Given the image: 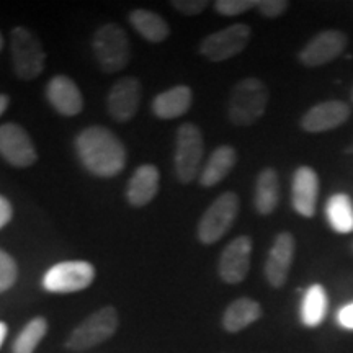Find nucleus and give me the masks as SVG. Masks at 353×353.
<instances>
[{"mask_svg":"<svg viewBox=\"0 0 353 353\" xmlns=\"http://www.w3.org/2000/svg\"><path fill=\"white\" fill-rule=\"evenodd\" d=\"M82 165L97 176L118 175L126 165V148L114 132L103 126H88L76 138Z\"/></svg>","mask_w":353,"mask_h":353,"instance_id":"nucleus-1","label":"nucleus"},{"mask_svg":"<svg viewBox=\"0 0 353 353\" xmlns=\"http://www.w3.org/2000/svg\"><path fill=\"white\" fill-rule=\"evenodd\" d=\"M268 105V88L255 77L242 79L229 95L228 117L234 126H250L263 117Z\"/></svg>","mask_w":353,"mask_h":353,"instance_id":"nucleus-2","label":"nucleus"},{"mask_svg":"<svg viewBox=\"0 0 353 353\" xmlns=\"http://www.w3.org/2000/svg\"><path fill=\"white\" fill-rule=\"evenodd\" d=\"M92 48L97 63L105 74L120 72L130 64V39L120 25L107 23L100 26L94 34Z\"/></svg>","mask_w":353,"mask_h":353,"instance_id":"nucleus-3","label":"nucleus"},{"mask_svg":"<svg viewBox=\"0 0 353 353\" xmlns=\"http://www.w3.org/2000/svg\"><path fill=\"white\" fill-rule=\"evenodd\" d=\"M205 143L201 130L195 123H183L176 131L174 167L179 182L192 183L200 176Z\"/></svg>","mask_w":353,"mask_h":353,"instance_id":"nucleus-4","label":"nucleus"},{"mask_svg":"<svg viewBox=\"0 0 353 353\" xmlns=\"http://www.w3.org/2000/svg\"><path fill=\"white\" fill-rule=\"evenodd\" d=\"M10 51L17 77L21 81H33L41 76L46 52L37 34L25 26L13 28L10 33Z\"/></svg>","mask_w":353,"mask_h":353,"instance_id":"nucleus-5","label":"nucleus"},{"mask_svg":"<svg viewBox=\"0 0 353 353\" xmlns=\"http://www.w3.org/2000/svg\"><path fill=\"white\" fill-rule=\"evenodd\" d=\"M120 317L118 311L113 306H105L90 314L87 319L82 321L76 329L70 332L65 341V347L69 350L82 352L87 348H92L100 343L107 342L117 332Z\"/></svg>","mask_w":353,"mask_h":353,"instance_id":"nucleus-6","label":"nucleus"},{"mask_svg":"<svg viewBox=\"0 0 353 353\" xmlns=\"http://www.w3.org/2000/svg\"><path fill=\"white\" fill-rule=\"evenodd\" d=\"M239 196L234 192H226L211 203L210 208L198 223V239L201 244L211 245L226 234L239 214Z\"/></svg>","mask_w":353,"mask_h":353,"instance_id":"nucleus-7","label":"nucleus"},{"mask_svg":"<svg viewBox=\"0 0 353 353\" xmlns=\"http://www.w3.org/2000/svg\"><path fill=\"white\" fill-rule=\"evenodd\" d=\"M94 280V265L83 260H70V262L56 263L44 273L43 286L50 293L65 294L88 288Z\"/></svg>","mask_w":353,"mask_h":353,"instance_id":"nucleus-8","label":"nucleus"},{"mask_svg":"<svg viewBox=\"0 0 353 353\" xmlns=\"http://www.w3.org/2000/svg\"><path fill=\"white\" fill-rule=\"evenodd\" d=\"M250 34L252 30L249 25H231L203 39L200 43V54L213 63H223L245 50L250 41Z\"/></svg>","mask_w":353,"mask_h":353,"instance_id":"nucleus-9","label":"nucleus"},{"mask_svg":"<svg viewBox=\"0 0 353 353\" xmlns=\"http://www.w3.org/2000/svg\"><path fill=\"white\" fill-rule=\"evenodd\" d=\"M0 156L19 169L32 167L38 161L32 138L17 123H6L0 126Z\"/></svg>","mask_w":353,"mask_h":353,"instance_id":"nucleus-10","label":"nucleus"},{"mask_svg":"<svg viewBox=\"0 0 353 353\" xmlns=\"http://www.w3.org/2000/svg\"><path fill=\"white\" fill-rule=\"evenodd\" d=\"M252 239L249 236H239L224 247L219 257L218 273L221 280L228 285H237L245 280L250 268Z\"/></svg>","mask_w":353,"mask_h":353,"instance_id":"nucleus-11","label":"nucleus"},{"mask_svg":"<svg viewBox=\"0 0 353 353\" xmlns=\"http://www.w3.org/2000/svg\"><path fill=\"white\" fill-rule=\"evenodd\" d=\"M348 39L347 34L339 30H325L317 33L311 41H307L299 52V61L306 68H319V65L332 63L345 50Z\"/></svg>","mask_w":353,"mask_h":353,"instance_id":"nucleus-12","label":"nucleus"},{"mask_svg":"<svg viewBox=\"0 0 353 353\" xmlns=\"http://www.w3.org/2000/svg\"><path fill=\"white\" fill-rule=\"evenodd\" d=\"M141 82L136 77H121L113 83L107 97V108L113 120L126 123L138 113Z\"/></svg>","mask_w":353,"mask_h":353,"instance_id":"nucleus-13","label":"nucleus"},{"mask_svg":"<svg viewBox=\"0 0 353 353\" xmlns=\"http://www.w3.org/2000/svg\"><path fill=\"white\" fill-rule=\"evenodd\" d=\"M294 250H296V242H294L293 234H278L265 262V278L273 288H281L288 280Z\"/></svg>","mask_w":353,"mask_h":353,"instance_id":"nucleus-14","label":"nucleus"},{"mask_svg":"<svg viewBox=\"0 0 353 353\" xmlns=\"http://www.w3.org/2000/svg\"><path fill=\"white\" fill-rule=\"evenodd\" d=\"M317 196H319V176L311 167H298L291 182V203L293 208L303 218H312L316 214Z\"/></svg>","mask_w":353,"mask_h":353,"instance_id":"nucleus-15","label":"nucleus"},{"mask_svg":"<svg viewBox=\"0 0 353 353\" xmlns=\"http://www.w3.org/2000/svg\"><path fill=\"white\" fill-rule=\"evenodd\" d=\"M350 107L345 101L329 100L309 108L301 118V128L307 132H324L342 126L350 118Z\"/></svg>","mask_w":353,"mask_h":353,"instance_id":"nucleus-16","label":"nucleus"},{"mask_svg":"<svg viewBox=\"0 0 353 353\" xmlns=\"http://www.w3.org/2000/svg\"><path fill=\"white\" fill-rule=\"evenodd\" d=\"M46 99L63 117H76L82 112L83 99L77 83L68 76H54L46 87Z\"/></svg>","mask_w":353,"mask_h":353,"instance_id":"nucleus-17","label":"nucleus"},{"mask_svg":"<svg viewBox=\"0 0 353 353\" xmlns=\"http://www.w3.org/2000/svg\"><path fill=\"white\" fill-rule=\"evenodd\" d=\"M159 180L161 174L152 164H144L134 170L126 188V198L131 206L141 208L151 203L159 192Z\"/></svg>","mask_w":353,"mask_h":353,"instance_id":"nucleus-18","label":"nucleus"},{"mask_svg":"<svg viewBox=\"0 0 353 353\" xmlns=\"http://www.w3.org/2000/svg\"><path fill=\"white\" fill-rule=\"evenodd\" d=\"M193 103V92L187 85H175L152 100V113L161 120L183 117Z\"/></svg>","mask_w":353,"mask_h":353,"instance_id":"nucleus-19","label":"nucleus"},{"mask_svg":"<svg viewBox=\"0 0 353 353\" xmlns=\"http://www.w3.org/2000/svg\"><path fill=\"white\" fill-rule=\"evenodd\" d=\"M236 162V149L231 148V145H219L218 149H214L208 162H206L200 172V176H198L200 185H203V187H214V185L223 182L231 174Z\"/></svg>","mask_w":353,"mask_h":353,"instance_id":"nucleus-20","label":"nucleus"},{"mask_svg":"<svg viewBox=\"0 0 353 353\" xmlns=\"http://www.w3.org/2000/svg\"><path fill=\"white\" fill-rule=\"evenodd\" d=\"M280 203V179L275 169H263L255 180L254 206L262 216L272 214Z\"/></svg>","mask_w":353,"mask_h":353,"instance_id":"nucleus-21","label":"nucleus"},{"mask_svg":"<svg viewBox=\"0 0 353 353\" xmlns=\"http://www.w3.org/2000/svg\"><path fill=\"white\" fill-rule=\"evenodd\" d=\"M262 317V306L250 298H239L229 304L223 314V327L228 332L236 334L249 327Z\"/></svg>","mask_w":353,"mask_h":353,"instance_id":"nucleus-22","label":"nucleus"},{"mask_svg":"<svg viewBox=\"0 0 353 353\" xmlns=\"http://www.w3.org/2000/svg\"><path fill=\"white\" fill-rule=\"evenodd\" d=\"M130 23L141 37L151 43H162L170 37V26L156 12L136 8L130 13Z\"/></svg>","mask_w":353,"mask_h":353,"instance_id":"nucleus-23","label":"nucleus"},{"mask_svg":"<svg viewBox=\"0 0 353 353\" xmlns=\"http://www.w3.org/2000/svg\"><path fill=\"white\" fill-rule=\"evenodd\" d=\"M325 218L339 234L353 232V201L345 193H335L325 205Z\"/></svg>","mask_w":353,"mask_h":353,"instance_id":"nucleus-24","label":"nucleus"},{"mask_svg":"<svg viewBox=\"0 0 353 353\" xmlns=\"http://www.w3.org/2000/svg\"><path fill=\"white\" fill-rule=\"evenodd\" d=\"M327 291L322 285L309 286L301 303V321L306 327H317L327 314Z\"/></svg>","mask_w":353,"mask_h":353,"instance_id":"nucleus-25","label":"nucleus"},{"mask_svg":"<svg viewBox=\"0 0 353 353\" xmlns=\"http://www.w3.org/2000/svg\"><path fill=\"white\" fill-rule=\"evenodd\" d=\"M48 332V322L44 317H34L21 329V332L17 335L13 342V353H34L39 342L43 341Z\"/></svg>","mask_w":353,"mask_h":353,"instance_id":"nucleus-26","label":"nucleus"},{"mask_svg":"<svg viewBox=\"0 0 353 353\" xmlns=\"http://www.w3.org/2000/svg\"><path fill=\"white\" fill-rule=\"evenodd\" d=\"M19 276V267L17 262L3 250H0V293L10 290L15 285Z\"/></svg>","mask_w":353,"mask_h":353,"instance_id":"nucleus-27","label":"nucleus"},{"mask_svg":"<svg viewBox=\"0 0 353 353\" xmlns=\"http://www.w3.org/2000/svg\"><path fill=\"white\" fill-rule=\"evenodd\" d=\"M216 12L226 17H237L257 8V0H218L214 3Z\"/></svg>","mask_w":353,"mask_h":353,"instance_id":"nucleus-28","label":"nucleus"},{"mask_svg":"<svg viewBox=\"0 0 353 353\" xmlns=\"http://www.w3.org/2000/svg\"><path fill=\"white\" fill-rule=\"evenodd\" d=\"M290 2L286 0H260L257 2V10L265 19H278L288 10Z\"/></svg>","mask_w":353,"mask_h":353,"instance_id":"nucleus-29","label":"nucleus"},{"mask_svg":"<svg viewBox=\"0 0 353 353\" xmlns=\"http://www.w3.org/2000/svg\"><path fill=\"white\" fill-rule=\"evenodd\" d=\"M172 7H175L183 15L193 17L205 10L208 7V2L206 0H174Z\"/></svg>","mask_w":353,"mask_h":353,"instance_id":"nucleus-30","label":"nucleus"},{"mask_svg":"<svg viewBox=\"0 0 353 353\" xmlns=\"http://www.w3.org/2000/svg\"><path fill=\"white\" fill-rule=\"evenodd\" d=\"M337 322L343 329L353 330V303L345 304V306L337 312Z\"/></svg>","mask_w":353,"mask_h":353,"instance_id":"nucleus-31","label":"nucleus"},{"mask_svg":"<svg viewBox=\"0 0 353 353\" xmlns=\"http://www.w3.org/2000/svg\"><path fill=\"white\" fill-rule=\"evenodd\" d=\"M12 214H13V211H12L10 201H8L7 198L0 196V229L10 223Z\"/></svg>","mask_w":353,"mask_h":353,"instance_id":"nucleus-32","label":"nucleus"},{"mask_svg":"<svg viewBox=\"0 0 353 353\" xmlns=\"http://www.w3.org/2000/svg\"><path fill=\"white\" fill-rule=\"evenodd\" d=\"M8 103H10V99L7 95L0 94V117H2L3 112L8 108Z\"/></svg>","mask_w":353,"mask_h":353,"instance_id":"nucleus-33","label":"nucleus"},{"mask_svg":"<svg viewBox=\"0 0 353 353\" xmlns=\"http://www.w3.org/2000/svg\"><path fill=\"white\" fill-rule=\"evenodd\" d=\"M6 335H7V325L3 322H0V347H2L3 341H6Z\"/></svg>","mask_w":353,"mask_h":353,"instance_id":"nucleus-34","label":"nucleus"},{"mask_svg":"<svg viewBox=\"0 0 353 353\" xmlns=\"http://www.w3.org/2000/svg\"><path fill=\"white\" fill-rule=\"evenodd\" d=\"M2 48H3V38L2 34H0V51H2Z\"/></svg>","mask_w":353,"mask_h":353,"instance_id":"nucleus-35","label":"nucleus"},{"mask_svg":"<svg viewBox=\"0 0 353 353\" xmlns=\"http://www.w3.org/2000/svg\"><path fill=\"white\" fill-rule=\"evenodd\" d=\"M352 99H353V94H352Z\"/></svg>","mask_w":353,"mask_h":353,"instance_id":"nucleus-36","label":"nucleus"}]
</instances>
